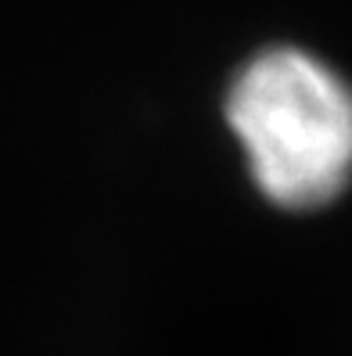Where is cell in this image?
Listing matches in <instances>:
<instances>
[{
  "mask_svg": "<svg viewBox=\"0 0 352 356\" xmlns=\"http://www.w3.org/2000/svg\"><path fill=\"white\" fill-rule=\"evenodd\" d=\"M226 127L280 209L330 205L352 184V83L309 51H259L226 90Z\"/></svg>",
  "mask_w": 352,
  "mask_h": 356,
  "instance_id": "obj_1",
  "label": "cell"
}]
</instances>
